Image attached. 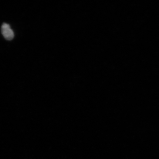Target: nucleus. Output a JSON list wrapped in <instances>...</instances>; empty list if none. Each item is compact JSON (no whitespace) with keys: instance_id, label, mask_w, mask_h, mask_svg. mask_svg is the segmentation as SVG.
Here are the masks:
<instances>
[{"instance_id":"1","label":"nucleus","mask_w":159,"mask_h":159,"mask_svg":"<svg viewBox=\"0 0 159 159\" xmlns=\"http://www.w3.org/2000/svg\"><path fill=\"white\" fill-rule=\"evenodd\" d=\"M1 29L2 34L7 40L11 41L14 38V33L8 24L3 23Z\"/></svg>"}]
</instances>
